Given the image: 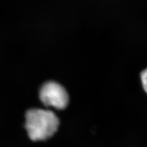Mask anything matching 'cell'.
<instances>
[{"mask_svg": "<svg viewBox=\"0 0 147 147\" xmlns=\"http://www.w3.org/2000/svg\"><path fill=\"white\" fill-rule=\"evenodd\" d=\"M40 99L44 105L57 109H64L68 104V94L63 86L53 81L42 85L39 92Z\"/></svg>", "mask_w": 147, "mask_h": 147, "instance_id": "2", "label": "cell"}, {"mask_svg": "<svg viewBox=\"0 0 147 147\" xmlns=\"http://www.w3.org/2000/svg\"><path fill=\"white\" fill-rule=\"evenodd\" d=\"M58 125V118L52 111L32 109L26 113L25 127L33 141L44 140L53 136Z\"/></svg>", "mask_w": 147, "mask_h": 147, "instance_id": "1", "label": "cell"}, {"mask_svg": "<svg viewBox=\"0 0 147 147\" xmlns=\"http://www.w3.org/2000/svg\"><path fill=\"white\" fill-rule=\"evenodd\" d=\"M141 76L143 87L147 93V69L142 71Z\"/></svg>", "mask_w": 147, "mask_h": 147, "instance_id": "3", "label": "cell"}]
</instances>
